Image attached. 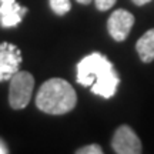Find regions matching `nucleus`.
<instances>
[{
    "label": "nucleus",
    "instance_id": "f257e3e1",
    "mask_svg": "<svg viewBox=\"0 0 154 154\" xmlns=\"http://www.w3.org/2000/svg\"><path fill=\"white\" fill-rule=\"evenodd\" d=\"M77 82L103 99H110L116 94L120 77L114 66L101 53H91L77 63Z\"/></svg>",
    "mask_w": 154,
    "mask_h": 154
},
{
    "label": "nucleus",
    "instance_id": "f03ea898",
    "mask_svg": "<svg viewBox=\"0 0 154 154\" xmlns=\"http://www.w3.org/2000/svg\"><path fill=\"white\" fill-rule=\"evenodd\" d=\"M77 96L70 83L63 79H50L42 84L36 96L38 110L47 114H64L74 109Z\"/></svg>",
    "mask_w": 154,
    "mask_h": 154
},
{
    "label": "nucleus",
    "instance_id": "7ed1b4c3",
    "mask_svg": "<svg viewBox=\"0 0 154 154\" xmlns=\"http://www.w3.org/2000/svg\"><path fill=\"white\" fill-rule=\"evenodd\" d=\"M34 87V79L29 72L14 73L10 79V87H9V103L11 109L22 110L30 103L32 93Z\"/></svg>",
    "mask_w": 154,
    "mask_h": 154
},
{
    "label": "nucleus",
    "instance_id": "20e7f679",
    "mask_svg": "<svg viewBox=\"0 0 154 154\" xmlns=\"http://www.w3.org/2000/svg\"><path fill=\"white\" fill-rule=\"evenodd\" d=\"M22 51L11 43H0V82L10 80L22 66Z\"/></svg>",
    "mask_w": 154,
    "mask_h": 154
},
{
    "label": "nucleus",
    "instance_id": "39448f33",
    "mask_svg": "<svg viewBox=\"0 0 154 154\" xmlns=\"http://www.w3.org/2000/svg\"><path fill=\"white\" fill-rule=\"evenodd\" d=\"M111 147L117 154H140L143 151L140 138L126 124L116 130L114 137L111 140Z\"/></svg>",
    "mask_w": 154,
    "mask_h": 154
},
{
    "label": "nucleus",
    "instance_id": "423d86ee",
    "mask_svg": "<svg viewBox=\"0 0 154 154\" xmlns=\"http://www.w3.org/2000/svg\"><path fill=\"white\" fill-rule=\"evenodd\" d=\"M134 24V16L124 9H117L111 13L107 22V30L116 42H124Z\"/></svg>",
    "mask_w": 154,
    "mask_h": 154
},
{
    "label": "nucleus",
    "instance_id": "0eeeda50",
    "mask_svg": "<svg viewBox=\"0 0 154 154\" xmlns=\"http://www.w3.org/2000/svg\"><path fill=\"white\" fill-rule=\"evenodd\" d=\"M27 7L17 5L16 0H0V24L3 27H14L22 22Z\"/></svg>",
    "mask_w": 154,
    "mask_h": 154
},
{
    "label": "nucleus",
    "instance_id": "6e6552de",
    "mask_svg": "<svg viewBox=\"0 0 154 154\" xmlns=\"http://www.w3.org/2000/svg\"><path fill=\"white\" fill-rule=\"evenodd\" d=\"M136 50L141 61L150 63L154 60V29L146 32L136 43Z\"/></svg>",
    "mask_w": 154,
    "mask_h": 154
},
{
    "label": "nucleus",
    "instance_id": "1a4fd4ad",
    "mask_svg": "<svg viewBox=\"0 0 154 154\" xmlns=\"http://www.w3.org/2000/svg\"><path fill=\"white\" fill-rule=\"evenodd\" d=\"M49 3H50L51 10L54 11L56 14H59V16L66 14L67 11L72 9L70 0H49Z\"/></svg>",
    "mask_w": 154,
    "mask_h": 154
},
{
    "label": "nucleus",
    "instance_id": "9d476101",
    "mask_svg": "<svg viewBox=\"0 0 154 154\" xmlns=\"http://www.w3.org/2000/svg\"><path fill=\"white\" fill-rule=\"evenodd\" d=\"M77 154H103V150L99 144H90L86 147H82L76 151Z\"/></svg>",
    "mask_w": 154,
    "mask_h": 154
},
{
    "label": "nucleus",
    "instance_id": "9b49d317",
    "mask_svg": "<svg viewBox=\"0 0 154 154\" xmlns=\"http://www.w3.org/2000/svg\"><path fill=\"white\" fill-rule=\"evenodd\" d=\"M116 2H117V0H94L96 7H97L100 11H106V10H109V9H111V7L116 5Z\"/></svg>",
    "mask_w": 154,
    "mask_h": 154
},
{
    "label": "nucleus",
    "instance_id": "f8f14e48",
    "mask_svg": "<svg viewBox=\"0 0 154 154\" xmlns=\"http://www.w3.org/2000/svg\"><path fill=\"white\" fill-rule=\"evenodd\" d=\"M151 0H133V3L137 6H143V5H147V3H150Z\"/></svg>",
    "mask_w": 154,
    "mask_h": 154
},
{
    "label": "nucleus",
    "instance_id": "ddd939ff",
    "mask_svg": "<svg viewBox=\"0 0 154 154\" xmlns=\"http://www.w3.org/2000/svg\"><path fill=\"white\" fill-rule=\"evenodd\" d=\"M7 151H9V150L6 149L5 143H3V141L0 140V154H6V153H7Z\"/></svg>",
    "mask_w": 154,
    "mask_h": 154
},
{
    "label": "nucleus",
    "instance_id": "4468645a",
    "mask_svg": "<svg viewBox=\"0 0 154 154\" xmlns=\"http://www.w3.org/2000/svg\"><path fill=\"white\" fill-rule=\"evenodd\" d=\"M77 2H79V3H82V5H88L91 0H77Z\"/></svg>",
    "mask_w": 154,
    "mask_h": 154
}]
</instances>
